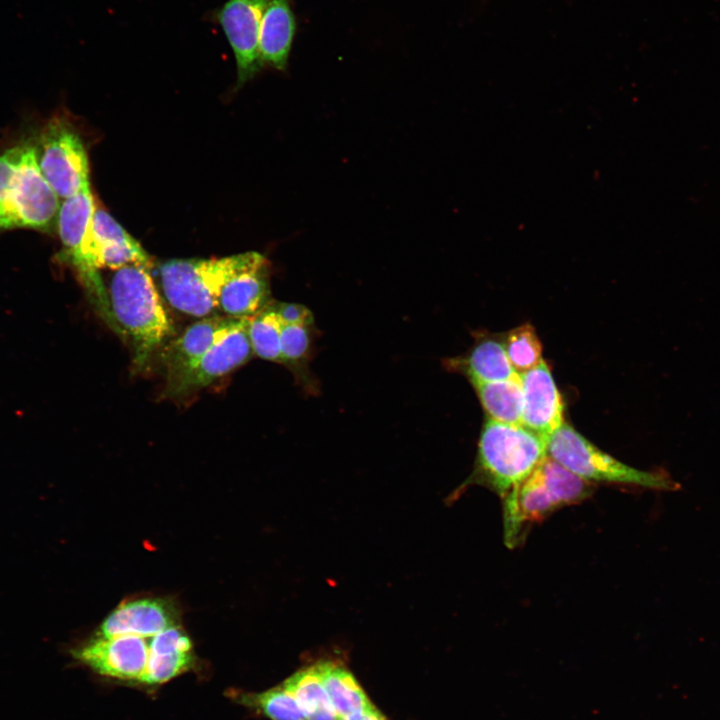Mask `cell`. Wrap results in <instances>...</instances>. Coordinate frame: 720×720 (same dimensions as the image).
<instances>
[{
  "label": "cell",
  "mask_w": 720,
  "mask_h": 720,
  "mask_svg": "<svg viewBox=\"0 0 720 720\" xmlns=\"http://www.w3.org/2000/svg\"><path fill=\"white\" fill-rule=\"evenodd\" d=\"M547 454L588 483H611L663 492L681 489L667 472L629 466L600 450L565 423L549 438Z\"/></svg>",
  "instance_id": "5b68a950"
},
{
  "label": "cell",
  "mask_w": 720,
  "mask_h": 720,
  "mask_svg": "<svg viewBox=\"0 0 720 720\" xmlns=\"http://www.w3.org/2000/svg\"><path fill=\"white\" fill-rule=\"evenodd\" d=\"M268 306L278 314L283 324L313 325L312 312L304 305L271 300Z\"/></svg>",
  "instance_id": "cb8c5ba5"
},
{
  "label": "cell",
  "mask_w": 720,
  "mask_h": 720,
  "mask_svg": "<svg viewBox=\"0 0 720 720\" xmlns=\"http://www.w3.org/2000/svg\"><path fill=\"white\" fill-rule=\"evenodd\" d=\"M523 390L522 425L547 441L564 424V405L545 361L520 373Z\"/></svg>",
  "instance_id": "8fae6325"
},
{
  "label": "cell",
  "mask_w": 720,
  "mask_h": 720,
  "mask_svg": "<svg viewBox=\"0 0 720 720\" xmlns=\"http://www.w3.org/2000/svg\"><path fill=\"white\" fill-rule=\"evenodd\" d=\"M297 22L289 0H267L260 25L259 49L263 65L284 71Z\"/></svg>",
  "instance_id": "9a60e30c"
},
{
  "label": "cell",
  "mask_w": 720,
  "mask_h": 720,
  "mask_svg": "<svg viewBox=\"0 0 720 720\" xmlns=\"http://www.w3.org/2000/svg\"><path fill=\"white\" fill-rule=\"evenodd\" d=\"M312 348V325L284 324L281 333V363L301 379L306 377Z\"/></svg>",
  "instance_id": "603a6c76"
},
{
  "label": "cell",
  "mask_w": 720,
  "mask_h": 720,
  "mask_svg": "<svg viewBox=\"0 0 720 720\" xmlns=\"http://www.w3.org/2000/svg\"><path fill=\"white\" fill-rule=\"evenodd\" d=\"M238 319L218 315L204 317L189 325L179 337L171 341L162 356L166 386L190 370Z\"/></svg>",
  "instance_id": "7c38bea8"
},
{
  "label": "cell",
  "mask_w": 720,
  "mask_h": 720,
  "mask_svg": "<svg viewBox=\"0 0 720 720\" xmlns=\"http://www.w3.org/2000/svg\"><path fill=\"white\" fill-rule=\"evenodd\" d=\"M270 275V262L258 253L247 267L223 286L218 309L232 318H249L261 311L271 301Z\"/></svg>",
  "instance_id": "5bb4252c"
},
{
  "label": "cell",
  "mask_w": 720,
  "mask_h": 720,
  "mask_svg": "<svg viewBox=\"0 0 720 720\" xmlns=\"http://www.w3.org/2000/svg\"><path fill=\"white\" fill-rule=\"evenodd\" d=\"M283 322L268 305L248 318V336L253 353L259 358L281 363L280 341Z\"/></svg>",
  "instance_id": "44dd1931"
},
{
  "label": "cell",
  "mask_w": 720,
  "mask_h": 720,
  "mask_svg": "<svg viewBox=\"0 0 720 720\" xmlns=\"http://www.w3.org/2000/svg\"><path fill=\"white\" fill-rule=\"evenodd\" d=\"M503 345L509 361L519 374L534 368L543 360L541 342L530 323L510 330Z\"/></svg>",
  "instance_id": "7402d4cb"
},
{
  "label": "cell",
  "mask_w": 720,
  "mask_h": 720,
  "mask_svg": "<svg viewBox=\"0 0 720 720\" xmlns=\"http://www.w3.org/2000/svg\"><path fill=\"white\" fill-rule=\"evenodd\" d=\"M283 683L292 692L305 720H338L316 662L297 670Z\"/></svg>",
  "instance_id": "ac0fdd59"
},
{
  "label": "cell",
  "mask_w": 720,
  "mask_h": 720,
  "mask_svg": "<svg viewBox=\"0 0 720 720\" xmlns=\"http://www.w3.org/2000/svg\"><path fill=\"white\" fill-rule=\"evenodd\" d=\"M174 625H178L176 614L166 600L141 598L121 603L104 619L94 635L149 637Z\"/></svg>",
  "instance_id": "4fadbf2b"
},
{
  "label": "cell",
  "mask_w": 720,
  "mask_h": 720,
  "mask_svg": "<svg viewBox=\"0 0 720 720\" xmlns=\"http://www.w3.org/2000/svg\"><path fill=\"white\" fill-rule=\"evenodd\" d=\"M266 3L267 0H228L214 13L235 56L238 88L263 67L259 36Z\"/></svg>",
  "instance_id": "30bf717a"
},
{
  "label": "cell",
  "mask_w": 720,
  "mask_h": 720,
  "mask_svg": "<svg viewBox=\"0 0 720 720\" xmlns=\"http://www.w3.org/2000/svg\"><path fill=\"white\" fill-rule=\"evenodd\" d=\"M149 637L121 635L104 638L93 635L74 647L71 655L103 677L140 682L149 658Z\"/></svg>",
  "instance_id": "ba28073f"
},
{
  "label": "cell",
  "mask_w": 720,
  "mask_h": 720,
  "mask_svg": "<svg viewBox=\"0 0 720 720\" xmlns=\"http://www.w3.org/2000/svg\"><path fill=\"white\" fill-rule=\"evenodd\" d=\"M231 696L237 703L270 720H305L292 692L283 682L262 692L232 691Z\"/></svg>",
  "instance_id": "ffe728a7"
},
{
  "label": "cell",
  "mask_w": 720,
  "mask_h": 720,
  "mask_svg": "<svg viewBox=\"0 0 720 720\" xmlns=\"http://www.w3.org/2000/svg\"><path fill=\"white\" fill-rule=\"evenodd\" d=\"M257 254L249 251L219 259L168 260L159 266L163 295L175 310L197 318L207 317L218 308L223 286Z\"/></svg>",
  "instance_id": "277c9868"
},
{
  "label": "cell",
  "mask_w": 720,
  "mask_h": 720,
  "mask_svg": "<svg viewBox=\"0 0 720 720\" xmlns=\"http://www.w3.org/2000/svg\"><path fill=\"white\" fill-rule=\"evenodd\" d=\"M588 483L548 454L503 498L504 543L520 544L528 529L553 512L577 504L592 494Z\"/></svg>",
  "instance_id": "3957f363"
},
{
  "label": "cell",
  "mask_w": 720,
  "mask_h": 720,
  "mask_svg": "<svg viewBox=\"0 0 720 720\" xmlns=\"http://www.w3.org/2000/svg\"><path fill=\"white\" fill-rule=\"evenodd\" d=\"M447 368L460 372L471 381H504L520 374L513 368L503 342L493 338L481 339L464 356L449 359Z\"/></svg>",
  "instance_id": "2e32d148"
},
{
  "label": "cell",
  "mask_w": 720,
  "mask_h": 720,
  "mask_svg": "<svg viewBox=\"0 0 720 720\" xmlns=\"http://www.w3.org/2000/svg\"><path fill=\"white\" fill-rule=\"evenodd\" d=\"M548 441L523 425L488 418L481 430L475 467L450 496L455 500L469 485H482L502 499L547 455Z\"/></svg>",
  "instance_id": "7a4b0ae2"
},
{
  "label": "cell",
  "mask_w": 720,
  "mask_h": 720,
  "mask_svg": "<svg viewBox=\"0 0 720 720\" xmlns=\"http://www.w3.org/2000/svg\"><path fill=\"white\" fill-rule=\"evenodd\" d=\"M247 325L248 318H239L190 370L165 387V395L167 397L190 395L247 363L254 354Z\"/></svg>",
  "instance_id": "9c48e42d"
},
{
  "label": "cell",
  "mask_w": 720,
  "mask_h": 720,
  "mask_svg": "<svg viewBox=\"0 0 720 720\" xmlns=\"http://www.w3.org/2000/svg\"><path fill=\"white\" fill-rule=\"evenodd\" d=\"M60 205V198L39 169L34 145H22L0 199V232L14 228L50 232L57 224Z\"/></svg>",
  "instance_id": "8992f818"
},
{
  "label": "cell",
  "mask_w": 720,
  "mask_h": 720,
  "mask_svg": "<svg viewBox=\"0 0 720 720\" xmlns=\"http://www.w3.org/2000/svg\"><path fill=\"white\" fill-rule=\"evenodd\" d=\"M338 720H388L385 715L373 704L370 707L353 713L351 715L340 717Z\"/></svg>",
  "instance_id": "d4e9b609"
},
{
  "label": "cell",
  "mask_w": 720,
  "mask_h": 720,
  "mask_svg": "<svg viewBox=\"0 0 720 720\" xmlns=\"http://www.w3.org/2000/svg\"><path fill=\"white\" fill-rule=\"evenodd\" d=\"M321 681L338 716L345 717L364 710L373 703L346 665L338 660L316 662Z\"/></svg>",
  "instance_id": "e0dca14e"
},
{
  "label": "cell",
  "mask_w": 720,
  "mask_h": 720,
  "mask_svg": "<svg viewBox=\"0 0 720 720\" xmlns=\"http://www.w3.org/2000/svg\"><path fill=\"white\" fill-rule=\"evenodd\" d=\"M39 169L60 199L89 185V162L84 143L65 119H51L34 145Z\"/></svg>",
  "instance_id": "52a82bcc"
},
{
  "label": "cell",
  "mask_w": 720,
  "mask_h": 720,
  "mask_svg": "<svg viewBox=\"0 0 720 720\" xmlns=\"http://www.w3.org/2000/svg\"><path fill=\"white\" fill-rule=\"evenodd\" d=\"M107 292L117 332L128 338L134 368L141 371L173 332L149 268L128 265L115 270Z\"/></svg>",
  "instance_id": "6da1fadb"
},
{
  "label": "cell",
  "mask_w": 720,
  "mask_h": 720,
  "mask_svg": "<svg viewBox=\"0 0 720 720\" xmlns=\"http://www.w3.org/2000/svg\"><path fill=\"white\" fill-rule=\"evenodd\" d=\"M471 384L489 418L522 425L523 390L520 376L504 381H471Z\"/></svg>",
  "instance_id": "d6986e66"
}]
</instances>
